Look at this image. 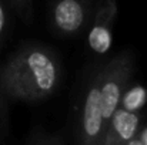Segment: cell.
<instances>
[{
    "label": "cell",
    "mask_w": 147,
    "mask_h": 145,
    "mask_svg": "<svg viewBox=\"0 0 147 145\" xmlns=\"http://www.w3.org/2000/svg\"><path fill=\"white\" fill-rule=\"evenodd\" d=\"M61 76V61L53 48L26 43L0 65V90L10 100L39 102L57 91Z\"/></svg>",
    "instance_id": "obj_1"
},
{
    "label": "cell",
    "mask_w": 147,
    "mask_h": 145,
    "mask_svg": "<svg viewBox=\"0 0 147 145\" xmlns=\"http://www.w3.org/2000/svg\"><path fill=\"white\" fill-rule=\"evenodd\" d=\"M134 74V57L130 51L114 55L98 70V93L103 118L107 127L111 115L119 108L121 96Z\"/></svg>",
    "instance_id": "obj_2"
},
{
    "label": "cell",
    "mask_w": 147,
    "mask_h": 145,
    "mask_svg": "<svg viewBox=\"0 0 147 145\" xmlns=\"http://www.w3.org/2000/svg\"><path fill=\"white\" fill-rule=\"evenodd\" d=\"M106 132V122L100 105V93H98V71L90 77L87 87L83 93L76 145H103Z\"/></svg>",
    "instance_id": "obj_3"
},
{
    "label": "cell",
    "mask_w": 147,
    "mask_h": 145,
    "mask_svg": "<svg viewBox=\"0 0 147 145\" xmlns=\"http://www.w3.org/2000/svg\"><path fill=\"white\" fill-rule=\"evenodd\" d=\"M93 14L92 0H49L50 27L60 37L80 36Z\"/></svg>",
    "instance_id": "obj_4"
},
{
    "label": "cell",
    "mask_w": 147,
    "mask_h": 145,
    "mask_svg": "<svg viewBox=\"0 0 147 145\" xmlns=\"http://www.w3.org/2000/svg\"><path fill=\"white\" fill-rule=\"evenodd\" d=\"M117 17L116 0H98L93 10L90 27L87 33V46L97 54L104 55L110 51L113 44V26Z\"/></svg>",
    "instance_id": "obj_5"
},
{
    "label": "cell",
    "mask_w": 147,
    "mask_h": 145,
    "mask_svg": "<svg viewBox=\"0 0 147 145\" xmlns=\"http://www.w3.org/2000/svg\"><path fill=\"white\" fill-rule=\"evenodd\" d=\"M143 121V112H130L117 108L107 122L103 145H126L133 140Z\"/></svg>",
    "instance_id": "obj_6"
},
{
    "label": "cell",
    "mask_w": 147,
    "mask_h": 145,
    "mask_svg": "<svg viewBox=\"0 0 147 145\" xmlns=\"http://www.w3.org/2000/svg\"><path fill=\"white\" fill-rule=\"evenodd\" d=\"M147 104V88L139 83H131L126 87L119 108H123L130 112H142Z\"/></svg>",
    "instance_id": "obj_7"
},
{
    "label": "cell",
    "mask_w": 147,
    "mask_h": 145,
    "mask_svg": "<svg viewBox=\"0 0 147 145\" xmlns=\"http://www.w3.org/2000/svg\"><path fill=\"white\" fill-rule=\"evenodd\" d=\"M27 145H64V141L60 134H50L45 130H36L30 135Z\"/></svg>",
    "instance_id": "obj_8"
},
{
    "label": "cell",
    "mask_w": 147,
    "mask_h": 145,
    "mask_svg": "<svg viewBox=\"0 0 147 145\" xmlns=\"http://www.w3.org/2000/svg\"><path fill=\"white\" fill-rule=\"evenodd\" d=\"M11 7L17 11V14L26 21L29 23L33 17V3L32 0H7Z\"/></svg>",
    "instance_id": "obj_9"
},
{
    "label": "cell",
    "mask_w": 147,
    "mask_h": 145,
    "mask_svg": "<svg viewBox=\"0 0 147 145\" xmlns=\"http://www.w3.org/2000/svg\"><path fill=\"white\" fill-rule=\"evenodd\" d=\"M9 33V13L4 0H0V48L3 47Z\"/></svg>",
    "instance_id": "obj_10"
},
{
    "label": "cell",
    "mask_w": 147,
    "mask_h": 145,
    "mask_svg": "<svg viewBox=\"0 0 147 145\" xmlns=\"http://www.w3.org/2000/svg\"><path fill=\"white\" fill-rule=\"evenodd\" d=\"M137 138L140 140L142 145H147V124L140 127V130L137 132Z\"/></svg>",
    "instance_id": "obj_11"
},
{
    "label": "cell",
    "mask_w": 147,
    "mask_h": 145,
    "mask_svg": "<svg viewBox=\"0 0 147 145\" xmlns=\"http://www.w3.org/2000/svg\"><path fill=\"white\" fill-rule=\"evenodd\" d=\"M3 93L0 90V125H1V118H3Z\"/></svg>",
    "instance_id": "obj_12"
},
{
    "label": "cell",
    "mask_w": 147,
    "mask_h": 145,
    "mask_svg": "<svg viewBox=\"0 0 147 145\" xmlns=\"http://www.w3.org/2000/svg\"><path fill=\"white\" fill-rule=\"evenodd\" d=\"M126 145H142V142H140V140H139V138H137V135H136L133 140H130Z\"/></svg>",
    "instance_id": "obj_13"
}]
</instances>
